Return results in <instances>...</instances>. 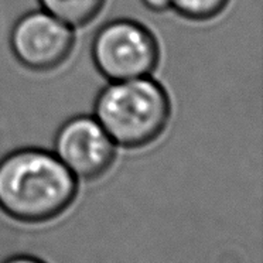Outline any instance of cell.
<instances>
[{
    "label": "cell",
    "instance_id": "4",
    "mask_svg": "<svg viewBox=\"0 0 263 263\" xmlns=\"http://www.w3.org/2000/svg\"><path fill=\"white\" fill-rule=\"evenodd\" d=\"M9 43L13 57L24 68L50 72L71 57L75 34L68 24L40 9L24 13L17 18Z\"/></svg>",
    "mask_w": 263,
    "mask_h": 263
},
{
    "label": "cell",
    "instance_id": "2",
    "mask_svg": "<svg viewBox=\"0 0 263 263\" xmlns=\"http://www.w3.org/2000/svg\"><path fill=\"white\" fill-rule=\"evenodd\" d=\"M93 116L118 147L143 149L166 130L172 101L166 88L150 75L109 81L95 98Z\"/></svg>",
    "mask_w": 263,
    "mask_h": 263
},
{
    "label": "cell",
    "instance_id": "3",
    "mask_svg": "<svg viewBox=\"0 0 263 263\" xmlns=\"http://www.w3.org/2000/svg\"><path fill=\"white\" fill-rule=\"evenodd\" d=\"M91 57L95 68L108 81L149 77L160 61V46L144 24L132 18H115L93 35Z\"/></svg>",
    "mask_w": 263,
    "mask_h": 263
},
{
    "label": "cell",
    "instance_id": "6",
    "mask_svg": "<svg viewBox=\"0 0 263 263\" xmlns=\"http://www.w3.org/2000/svg\"><path fill=\"white\" fill-rule=\"evenodd\" d=\"M106 0H39L41 9L72 29L85 27L101 14Z\"/></svg>",
    "mask_w": 263,
    "mask_h": 263
},
{
    "label": "cell",
    "instance_id": "5",
    "mask_svg": "<svg viewBox=\"0 0 263 263\" xmlns=\"http://www.w3.org/2000/svg\"><path fill=\"white\" fill-rule=\"evenodd\" d=\"M116 147L93 115H77L58 127L52 152L78 180L93 181L114 166Z\"/></svg>",
    "mask_w": 263,
    "mask_h": 263
},
{
    "label": "cell",
    "instance_id": "8",
    "mask_svg": "<svg viewBox=\"0 0 263 263\" xmlns=\"http://www.w3.org/2000/svg\"><path fill=\"white\" fill-rule=\"evenodd\" d=\"M0 263H47L40 257L34 256V255H29V253H17V255H12V256L3 259Z\"/></svg>",
    "mask_w": 263,
    "mask_h": 263
},
{
    "label": "cell",
    "instance_id": "9",
    "mask_svg": "<svg viewBox=\"0 0 263 263\" xmlns=\"http://www.w3.org/2000/svg\"><path fill=\"white\" fill-rule=\"evenodd\" d=\"M142 3H143V6L146 9H149V10L156 13L167 12L172 7L170 0H142Z\"/></svg>",
    "mask_w": 263,
    "mask_h": 263
},
{
    "label": "cell",
    "instance_id": "1",
    "mask_svg": "<svg viewBox=\"0 0 263 263\" xmlns=\"http://www.w3.org/2000/svg\"><path fill=\"white\" fill-rule=\"evenodd\" d=\"M80 180L54 152L18 147L0 159V211L22 223H46L71 208Z\"/></svg>",
    "mask_w": 263,
    "mask_h": 263
},
{
    "label": "cell",
    "instance_id": "7",
    "mask_svg": "<svg viewBox=\"0 0 263 263\" xmlns=\"http://www.w3.org/2000/svg\"><path fill=\"white\" fill-rule=\"evenodd\" d=\"M178 16L191 22H208L227 9L229 0H170Z\"/></svg>",
    "mask_w": 263,
    "mask_h": 263
}]
</instances>
